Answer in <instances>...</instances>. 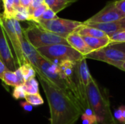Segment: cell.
I'll use <instances>...</instances> for the list:
<instances>
[{
	"label": "cell",
	"mask_w": 125,
	"mask_h": 124,
	"mask_svg": "<svg viewBox=\"0 0 125 124\" xmlns=\"http://www.w3.org/2000/svg\"><path fill=\"white\" fill-rule=\"evenodd\" d=\"M115 119L117 120L119 123L122 124H125V106H120L117 110H115L114 113Z\"/></svg>",
	"instance_id": "obj_27"
},
{
	"label": "cell",
	"mask_w": 125,
	"mask_h": 124,
	"mask_svg": "<svg viewBox=\"0 0 125 124\" xmlns=\"http://www.w3.org/2000/svg\"><path fill=\"white\" fill-rule=\"evenodd\" d=\"M1 1H2V2H3V3H4V1H6V0H1Z\"/></svg>",
	"instance_id": "obj_39"
},
{
	"label": "cell",
	"mask_w": 125,
	"mask_h": 124,
	"mask_svg": "<svg viewBox=\"0 0 125 124\" xmlns=\"http://www.w3.org/2000/svg\"><path fill=\"white\" fill-rule=\"evenodd\" d=\"M43 4H45V0H32L31 5L29 8V12L30 13V15H31L32 12L37 7H40L41 5H42Z\"/></svg>",
	"instance_id": "obj_30"
},
{
	"label": "cell",
	"mask_w": 125,
	"mask_h": 124,
	"mask_svg": "<svg viewBox=\"0 0 125 124\" xmlns=\"http://www.w3.org/2000/svg\"><path fill=\"white\" fill-rule=\"evenodd\" d=\"M0 59L10 71L15 72L18 68L15 56L6 36L3 26L0 22Z\"/></svg>",
	"instance_id": "obj_12"
},
{
	"label": "cell",
	"mask_w": 125,
	"mask_h": 124,
	"mask_svg": "<svg viewBox=\"0 0 125 124\" xmlns=\"http://www.w3.org/2000/svg\"><path fill=\"white\" fill-rule=\"evenodd\" d=\"M0 22L3 26L10 47H12V51L15 56L18 67H19L23 64L28 63L23 54L20 40L14 26L13 19L4 18L0 14Z\"/></svg>",
	"instance_id": "obj_8"
},
{
	"label": "cell",
	"mask_w": 125,
	"mask_h": 124,
	"mask_svg": "<svg viewBox=\"0 0 125 124\" xmlns=\"http://www.w3.org/2000/svg\"><path fill=\"white\" fill-rule=\"evenodd\" d=\"M83 124H97V118L94 114L92 115H87L83 113L81 117Z\"/></svg>",
	"instance_id": "obj_29"
},
{
	"label": "cell",
	"mask_w": 125,
	"mask_h": 124,
	"mask_svg": "<svg viewBox=\"0 0 125 124\" xmlns=\"http://www.w3.org/2000/svg\"><path fill=\"white\" fill-rule=\"evenodd\" d=\"M75 31L78 34H80L81 37H97V38H104V37H108L103 31H102L96 28L86 26L84 24H83L81 26H80Z\"/></svg>",
	"instance_id": "obj_16"
},
{
	"label": "cell",
	"mask_w": 125,
	"mask_h": 124,
	"mask_svg": "<svg viewBox=\"0 0 125 124\" xmlns=\"http://www.w3.org/2000/svg\"><path fill=\"white\" fill-rule=\"evenodd\" d=\"M31 1L32 0H20V4H21V6L29 10V8L31 5Z\"/></svg>",
	"instance_id": "obj_35"
},
{
	"label": "cell",
	"mask_w": 125,
	"mask_h": 124,
	"mask_svg": "<svg viewBox=\"0 0 125 124\" xmlns=\"http://www.w3.org/2000/svg\"><path fill=\"white\" fill-rule=\"evenodd\" d=\"M25 100L32 106H40L43 105L44 103V100L40 94L26 95L25 97Z\"/></svg>",
	"instance_id": "obj_23"
},
{
	"label": "cell",
	"mask_w": 125,
	"mask_h": 124,
	"mask_svg": "<svg viewBox=\"0 0 125 124\" xmlns=\"http://www.w3.org/2000/svg\"><path fill=\"white\" fill-rule=\"evenodd\" d=\"M91 73L88 68L86 58L84 57L75 63V83L81 98L83 109V113L91 110L86 96V87L89 84Z\"/></svg>",
	"instance_id": "obj_6"
},
{
	"label": "cell",
	"mask_w": 125,
	"mask_h": 124,
	"mask_svg": "<svg viewBox=\"0 0 125 124\" xmlns=\"http://www.w3.org/2000/svg\"><path fill=\"white\" fill-rule=\"evenodd\" d=\"M118 69H121V70L125 71V61L121 63V64H120V66L119 67Z\"/></svg>",
	"instance_id": "obj_36"
},
{
	"label": "cell",
	"mask_w": 125,
	"mask_h": 124,
	"mask_svg": "<svg viewBox=\"0 0 125 124\" xmlns=\"http://www.w3.org/2000/svg\"><path fill=\"white\" fill-rule=\"evenodd\" d=\"M21 106L24 110L28 111V112H31L33 109V106L31 105H30L29 102H27L26 101L21 102Z\"/></svg>",
	"instance_id": "obj_33"
},
{
	"label": "cell",
	"mask_w": 125,
	"mask_h": 124,
	"mask_svg": "<svg viewBox=\"0 0 125 124\" xmlns=\"http://www.w3.org/2000/svg\"><path fill=\"white\" fill-rule=\"evenodd\" d=\"M122 14L116 7L115 1L108 2L101 10L89 18L86 22L89 23H110L125 18Z\"/></svg>",
	"instance_id": "obj_11"
},
{
	"label": "cell",
	"mask_w": 125,
	"mask_h": 124,
	"mask_svg": "<svg viewBox=\"0 0 125 124\" xmlns=\"http://www.w3.org/2000/svg\"><path fill=\"white\" fill-rule=\"evenodd\" d=\"M23 32L29 42L36 49L59 44L69 45L65 38L44 29L34 22H30V25L27 28H23Z\"/></svg>",
	"instance_id": "obj_4"
},
{
	"label": "cell",
	"mask_w": 125,
	"mask_h": 124,
	"mask_svg": "<svg viewBox=\"0 0 125 124\" xmlns=\"http://www.w3.org/2000/svg\"><path fill=\"white\" fill-rule=\"evenodd\" d=\"M109 45L112 46L114 48H116V49L121 50L122 53H124L125 54V42H123V43H111Z\"/></svg>",
	"instance_id": "obj_32"
},
{
	"label": "cell",
	"mask_w": 125,
	"mask_h": 124,
	"mask_svg": "<svg viewBox=\"0 0 125 124\" xmlns=\"http://www.w3.org/2000/svg\"><path fill=\"white\" fill-rule=\"evenodd\" d=\"M34 69H39L46 78H48L55 86L60 88L63 92H64L73 101H74L83 111L82 107L81 106L78 100L73 94L67 81L64 79L59 66L58 64L50 61L40 54L37 60V67Z\"/></svg>",
	"instance_id": "obj_3"
},
{
	"label": "cell",
	"mask_w": 125,
	"mask_h": 124,
	"mask_svg": "<svg viewBox=\"0 0 125 124\" xmlns=\"http://www.w3.org/2000/svg\"><path fill=\"white\" fill-rule=\"evenodd\" d=\"M37 50L44 58L58 65L65 61L77 62L85 57L71 46L62 44L40 48Z\"/></svg>",
	"instance_id": "obj_5"
},
{
	"label": "cell",
	"mask_w": 125,
	"mask_h": 124,
	"mask_svg": "<svg viewBox=\"0 0 125 124\" xmlns=\"http://www.w3.org/2000/svg\"><path fill=\"white\" fill-rule=\"evenodd\" d=\"M85 58L86 59L90 58L103 61L119 68L121 63L125 61V54L121 50L108 45L100 50L92 51L89 54L86 55Z\"/></svg>",
	"instance_id": "obj_9"
},
{
	"label": "cell",
	"mask_w": 125,
	"mask_h": 124,
	"mask_svg": "<svg viewBox=\"0 0 125 124\" xmlns=\"http://www.w3.org/2000/svg\"><path fill=\"white\" fill-rule=\"evenodd\" d=\"M111 43H123L125 42V30L116 32L109 36Z\"/></svg>",
	"instance_id": "obj_26"
},
{
	"label": "cell",
	"mask_w": 125,
	"mask_h": 124,
	"mask_svg": "<svg viewBox=\"0 0 125 124\" xmlns=\"http://www.w3.org/2000/svg\"><path fill=\"white\" fill-rule=\"evenodd\" d=\"M13 19L17 20L19 22L20 21H29V22H31V20H32L31 16L28 9H26V8H25V7H23L22 6H19V7L15 8Z\"/></svg>",
	"instance_id": "obj_18"
},
{
	"label": "cell",
	"mask_w": 125,
	"mask_h": 124,
	"mask_svg": "<svg viewBox=\"0 0 125 124\" xmlns=\"http://www.w3.org/2000/svg\"><path fill=\"white\" fill-rule=\"evenodd\" d=\"M120 124V123H119L117 121H113V122H111V123H109V124Z\"/></svg>",
	"instance_id": "obj_38"
},
{
	"label": "cell",
	"mask_w": 125,
	"mask_h": 124,
	"mask_svg": "<svg viewBox=\"0 0 125 124\" xmlns=\"http://www.w3.org/2000/svg\"><path fill=\"white\" fill-rule=\"evenodd\" d=\"M115 4L116 8L125 15V0H116Z\"/></svg>",
	"instance_id": "obj_31"
},
{
	"label": "cell",
	"mask_w": 125,
	"mask_h": 124,
	"mask_svg": "<svg viewBox=\"0 0 125 124\" xmlns=\"http://www.w3.org/2000/svg\"><path fill=\"white\" fill-rule=\"evenodd\" d=\"M14 5H15V7H18L19 6H21L20 4V0H14Z\"/></svg>",
	"instance_id": "obj_37"
},
{
	"label": "cell",
	"mask_w": 125,
	"mask_h": 124,
	"mask_svg": "<svg viewBox=\"0 0 125 124\" xmlns=\"http://www.w3.org/2000/svg\"><path fill=\"white\" fill-rule=\"evenodd\" d=\"M48 8V6L45 4V3L43 4L42 5H41L40 7L36 8V9L32 12V13H31V19H32L31 22H35V21H37V20L42 15V14L44 13V12H45Z\"/></svg>",
	"instance_id": "obj_25"
},
{
	"label": "cell",
	"mask_w": 125,
	"mask_h": 124,
	"mask_svg": "<svg viewBox=\"0 0 125 124\" xmlns=\"http://www.w3.org/2000/svg\"><path fill=\"white\" fill-rule=\"evenodd\" d=\"M83 24L88 26L96 28L103 31L109 37L113 34L125 30V18L110 23H89L84 21Z\"/></svg>",
	"instance_id": "obj_13"
},
{
	"label": "cell",
	"mask_w": 125,
	"mask_h": 124,
	"mask_svg": "<svg viewBox=\"0 0 125 124\" xmlns=\"http://www.w3.org/2000/svg\"><path fill=\"white\" fill-rule=\"evenodd\" d=\"M50 109V124H75L83 111L64 92L35 69Z\"/></svg>",
	"instance_id": "obj_1"
},
{
	"label": "cell",
	"mask_w": 125,
	"mask_h": 124,
	"mask_svg": "<svg viewBox=\"0 0 125 124\" xmlns=\"http://www.w3.org/2000/svg\"><path fill=\"white\" fill-rule=\"evenodd\" d=\"M4 13L2 15L7 18L13 19L15 7L14 5V0H6L4 3Z\"/></svg>",
	"instance_id": "obj_22"
},
{
	"label": "cell",
	"mask_w": 125,
	"mask_h": 124,
	"mask_svg": "<svg viewBox=\"0 0 125 124\" xmlns=\"http://www.w3.org/2000/svg\"><path fill=\"white\" fill-rule=\"evenodd\" d=\"M23 87L25 90L26 95L36 94L39 93V83L35 78L30 79L24 83Z\"/></svg>",
	"instance_id": "obj_20"
},
{
	"label": "cell",
	"mask_w": 125,
	"mask_h": 124,
	"mask_svg": "<svg viewBox=\"0 0 125 124\" xmlns=\"http://www.w3.org/2000/svg\"><path fill=\"white\" fill-rule=\"evenodd\" d=\"M26 96V94L25 92L23 86H18L16 87H14V90L12 92V96L14 99H25Z\"/></svg>",
	"instance_id": "obj_28"
},
{
	"label": "cell",
	"mask_w": 125,
	"mask_h": 124,
	"mask_svg": "<svg viewBox=\"0 0 125 124\" xmlns=\"http://www.w3.org/2000/svg\"><path fill=\"white\" fill-rule=\"evenodd\" d=\"M59 17L57 16L56 13L54 12L50 8H48L45 12L44 13L42 14V15L34 23H37V22H39V21H48V20H54V19H56L58 18Z\"/></svg>",
	"instance_id": "obj_24"
},
{
	"label": "cell",
	"mask_w": 125,
	"mask_h": 124,
	"mask_svg": "<svg viewBox=\"0 0 125 124\" xmlns=\"http://www.w3.org/2000/svg\"><path fill=\"white\" fill-rule=\"evenodd\" d=\"M36 23L44 29L66 39L67 36L81 26L83 22L58 18L48 21H39Z\"/></svg>",
	"instance_id": "obj_7"
},
{
	"label": "cell",
	"mask_w": 125,
	"mask_h": 124,
	"mask_svg": "<svg viewBox=\"0 0 125 124\" xmlns=\"http://www.w3.org/2000/svg\"><path fill=\"white\" fill-rule=\"evenodd\" d=\"M1 80L7 86H12V87H16L18 86H20L18 78L15 74V72L7 70L6 71L2 76Z\"/></svg>",
	"instance_id": "obj_19"
},
{
	"label": "cell",
	"mask_w": 125,
	"mask_h": 124,
	"mask_svg": "<svg viewBox=\"0 0 125 124\" xmlns=\"http://www.w3.org/2000/svg\"><path fill=\"white\" fill-rule=\"evenodd\" d=\"M13 23L16 33L20 40L23 54L25 58L26 59L27 62L29 63L34 69H36L37 67V60L40 56V53L38 52L37 49L32 46V45L29 42V40L25 37L23 32V28L21 27L19 21L13 19Z\"/></svg>",
	"instance_id": "obj_10"
},
{
	"label": "cell",
	"mask_w": 125,
	"mask_h": 124,
	"mask_svg": "<svg viewBox=\"0 0 125 124\" xmlns=\"http://www.w3.org/2000/svg\"><path fill=\"white\" fill-rule=\"evenodd\" d=\"M77 0H45V4L56 14L69 7Z\"/></svg>",
	"instance_id": "obj_17"
},
{
	"label": "cell",
	"mask_w": 125,
	"mask_h": 124,
	"mask_svg": "<svg viewBox=\"0 0 125 124\" xmlns=\"http://www.w3.org/2000/svg\"><path fill=\"white\" fill-rule=\"evenodd\" d=\"M66 40L70 46H71L73 48H74L84 56L92 52V50L84 41L83 37L78 34L76 31H74L67 36L66 37Z\"/></svg>",
	"instance_id": "obj_14"
},
{
	"label": "cell",
	"mask_w": 125,
	"mask_h": 124,
	"mask_svg": "<svg viewBox=\"0 0 125 124\" xmlns=\"http://www.w3.org/2000/svg\"><path fill=\"white\" fill-rule=\"evenodd\" d=\"M7 70H9V69L7 68V67L4 65V64L2 62V61L0 59V79H1V80L2 79L3 74H4L6 71H7Z\"/></svg>",
	"instance_id": "obj_34"
},
{
	"label": "cell",
	"mask_w": 125,
	"mask_h": 124,
	"mask_svg": "<svg viewBox=\"0 0 125 124\" xmlns=\"http://www.w3.org/2000/svg\"><path fill=\"white\" fill-rule=\"evenodd\" d=\"M19 69L21 72V74L25 80V82L32 79L35 78V76L37 75L36 71L34 68L29 64V63H26L23 64L22 66L19 67Z\"/></svg>",
	"instance_id": "obj_21"
},
{
	"label": "cell",
	"mask_w": 125,
	"mask_h": 124,
	"mask_svg": "<svg viewBox=\"0 0 125 124\" xmlns=\"http://www.w3.org/2000/svg\"><path fill=\"white\" fill-rule=\"evenodd\" d=\"M86 96L89 105L97 118V124H108L116 120L112 114L108 99L102 92L92 75L86 87Z\"/></svg>",
	"instance_id": "obj_2"
},
{
	"label": "cell",
	"mask_w": 125,
	"mask_h": 124,
	"mask_svg": "<svg viewBox=\"0 0 125 124\" xmlns=\"http://www.w3.org/2000/svg\"><path fill=\"white\" fill-rule=\"evenodd\" d=\"M83 38L86 42V43L87 44V45L90 48V49L92 51L105 48L111 44V40L109 37H104V38L83 37Z\"/></svg>",
	"instance_id": "obj_15"
}]
</instances>
